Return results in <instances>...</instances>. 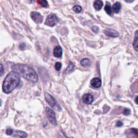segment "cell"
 <instances>
[{
    "label": "cell",
    "instance_id": "d6986e66",
    "mask_svg": "<svg viewBox=\"0 0 138 138\" xmlns=\"http://www.w3.org/2000/svg\"><path fill=\"white\" fill-rule=\"evenodd\" d=\"M133 48H134V50L138 52V38H135L134 42L133 44Z\"/></svg>",
    "mask_w": 138,
    "mask_h": 138
},
{
    "label": "cell",
    "instance_id": "9c48e42d",
    "mask_svg": "<svg viewBox=\"0 0 138 138\" xmlns=\"http://www.w3.org/2000/svg\"><path fill=\"white\" fill-rule=\"evenodd\" d=\"M83 100L87 104H91L93 101V97L90 94H86L83 96Z\"/></svg>",
    "mask_w": 138,
    "mask_h": 138
},
{
    "label": "cell",
    "instance_id": "52a82bcc",
    "mask_svg": "<svg viewBox=\"0 0 138 138\" xmlns=\"http://www.w3.org/2000/svg\"><path fill=\"white\" fill-rule=\"evenodd\" d=\"M104 34L108 36L117 37L119 36V33L116 30L113 29H107L104 31Z\"/></svg>",
    "mask_w": 138,
    "mask_h": 138
},
{
    "label": "cell",
    "instance_id": "277c9868",
    "mask_svg": "<svg viewBox=\"0 0 138 138\" xmlns=\"http://www.w3.org/2000/svg\"><path fill=\"white\" fill-rule=\"evenodd\" d=\"M59 20L55 14H51L49 16L46 20L45 24L47 25L53 26L58 23Z\"/></svg>",
    "mask_w": 138,
    "mask_h": 138
},
{
    "label": "cell",
    "instance_id": "d4e9b609",
    "mask_svg": "<svg viewBox=\"0 0 138 138\" xmlns=\"http://www.w3.org/2000/svg\"><path fill=\"white\" fill-rule=\"evenodd\" d=\"M92 30H93V32H94V33H97L98 32V31H99V28L97 26H94L92 28Z\"/></svg>",
    "mask_w": 138,
    "mask_h": 138
},
{
    "label": "cell",
    "instance_id": "7a4b0ae2",
    "mask_svg": "<svg viewBox=\"0 0 138 138\" xmlns=\"http://www.w3.org/2000/svg\"><path fill=\"white\" fill-rule=\"evenodd\" d=\"M20 82V78L19 73L14 71L9 73L3 83V92L6 93H11L19 85Z\"/></svg>",
    "mask_w": 138,
    "mask_h": 138
},
{
    "label": "cell",
    "instance_id": "1f68e13d",
    "mask_svg": "<svg viewBox=\"0 0 138 138\" xmlns=\"http://www.w3.org/2000/svg\"><path fill=\"white\" fill-rule=\"evenodd\" d=\"M58 138H67V137H66L65 135H62L59 136Z\"/></svg>",
    "mask_w": 138,
    "mask_h": 138
},
{
    "label": "cell",
    "instance_id": "6da1fadb",
    "mask_svg": "<svg viewBox=\"0 0 138 138\" xmlns=\"http://www.w3.org/2000/svg\"><path fill=\"white\" fill-rule=\"evenodd\" d=\"M12 69L19 74L29 81L36 83L38 81V75L34 69L25 64H17L12 67Z\"/></svg>",
    "mask_w": 138,
    "mask_h": 138
},
{
    "label": "cell",
    "instance_id": "ac0fdd59",
    "mask_svg": "<svg viewBox=\"0 0 138 138\" xmlns=\"http://www.w3.org/2000/svg\"><path fill=\"white\" fill-rule=\"evenodd\" d=\"M38 3L41 4V6L43 7H48V2L46 0H37Z\"/></svg>",
    "mask_w": 138,
    "mask_h": 138
},
{
    "label": "cell",
    "instance_id": "7402d4cb",
    "mask_svg": "<svg viewBox=\"0 0 138 138\" xmlns=\"http://www.w3.org/2000/svg\"><path fill=\"white\" fill-rule=\"evenodd\" d=\"M14 131H13L11 128H8L6 130V134L9 135H11L14 133Z\"/></svg>",
    "mask_w": 138,
    "mask_h": 138
},
{
    "label": "cell",
    "instance_id": "d6a6232c",
    "mask_svg": "<svg viewBox=\"0 0 138 138\" xmlns=\"http://www.w3.org/2000/svg\"><path fill=\"white\" fill-rule=\"evenodd\" d=\"M70 138H73V137H71Z\"/></svg>",
    "mask_w": 138,
    "mask_h": 138
},
{
    "label": "cell",
    "instance_id": "f546056e",
    "mask_svg": "<svg viewBox=\"0 0 138 138\" xmlns=\"http://www.w3.org/2000/svg\"><path fill=\"white\" fill-rule=\"evenodd\" d=\"M135 38H138V30L135 33Z\"/></svg>",
    "mask_w": 138,
    "mask_h": 138
},
{
    "label": "cell",
    "instance_id": "603a6c76",
    "mask_svg": "<svg viewBox=\"0 0 138 138\" xmlns=\"http://www.w3.org/2000/svg\"><path fill=\"white\" fill-rule=\"evenodd\" d=\"M133 86H134V87H132V91L133 92H135V91L136 90V88H138V85H137V84L136 82H135L134 83H133ZM137 92H138V91H137Z\"/></svg>",
    "mask_w": 138,
    "mask_h": 138
},
{
    "label": "cell",
    "instance_id": "4dcf8cb0",
    "mask_svg": "<svg viewBox=\"0 0 138 138\" xmlns=\"http://www.w3.org/2000/svg\"><path fill=\"white\" fill-rule=\"evenodd\" d=\"M135 101L136 104L138 105V96H137V97H136V98H135Z\"/></svg>",
    "mask_w": 138,
    "mask_h": 138
},
{
    "label": "cell",
    "instance_id": "44dd1931",
    "mask_svg": "<svg viewBox=\"0 0 138 138\" xmlns=\"http://www.w3.org/2000/svg\"><path fill=\"white\" fill-rule=\"evenodd\" d=\"M62 68V64L60 62H57L55 64V68L57 70L59 71Z\"/></svg>",
    "mask_w": 138,
    "mask_h": 138
},
{
    "label": "cell",
    "instance_id": "4316f807",
    "mask_svg": "<svg viewBox=\"0 0 138 138\" xmlns=\"http://www.w3.org/2000/svg\"><path fill=\"white\" fill-rule=\"evenodd\" d=\"M25 47V44L24 43H22L21 44H20V48L21 49V50H23L24 49Z\"/></svg>",
    "mask_w": 138,
    "mask_h": 138
},
{
    "label": "cell",
    "instance_id": "7c38bea8",
    "mask_svg": "<svg viewBox=\"0 0 138 138\" xmlns=\"http://www.w3.org/2000/svg\"><path fill=\"white\" fill-rule=\"evenodd\" d=\"M12 135H14V136L19 137L21 138H25L28 136V134L25 132L22 131H15V132H14Z\"/></svg>",
    "mask_w": 138,
    "mask_h": 138
},
{
    "label": "cell",
    "instance_id": "2e32d148",
    "mask_svg": "<svg viewBox=\"0 0 138 138\" xmlns=\"http://www.w3.org/2000/svg\"><path fill=\"white\" fill-rule=\"evenodd\" d=\"M74 67V64L72 63V62H70L69 63V65H68V67L66 68V69L64 71V73H68L71 72V71L73 69Z\"/></svg>",
    "mask_w": 138,
    "mask_h": 138
},
{
    "label": "cell",
    "instance_id": "83f0119b",
    "mask_svg": "<svg viewBox=\"0 0 138 138\" xmlns=\"http://www.w3.org/2000/svg\"><path fill=\"white\" fill-rule=\"evenodd\" d=\"M122 126V122H121L120 121H118L117 122V126L118 127H120Z\"/></svg>",
    "mask_w": 138,
    "mask_h": 138
},
{
    "label": "cell",
    "instance_id": "8992f818",
    "mask_svg": "<svg viewBox=\"0 0 138 138\" xmlns=\"http://www.w3.org/2000/svg\"><path fill=\"white\" fill-rule=\"evenodd\" d=\"M31 17H32V19L36 23H41L43 21V17L37 12H32L31 13Z\"/></svg>",
    "mask_w": 138,
    "mask_h": 138
},
{
    "label": "cell",
    "instance_id": "e0dca14e",
    "mask_svg": "<svg viewBox=\"0 0 138 138\" xmlns=\"http://www.w3.org/2000/svg\"><path fill=\"white\" fill-rule=\"evenodd\" d=\"M130 132L134 137H138V129L131 128L130 130Z\"/></svg>",
    "mask_w": 138,
    "mask_h": 138
},
{
    "label": "cell",
    "instance_id": "5bb4252c",
    "mask_svg": "<svg viewBox=\"0 0 138 138\" xmlns=\"http://www.w3.org/2000/svg\"><path fill=\"white\" fill-rule=\"evenodd\" d=\"M81 63L84 67H87L90 65V60L88 58H84L81 60Z\"/></svg>",
    "mask_w": 138,
    "mask_h": 138
},
{
    "label": "cell",
    "instance_id": "ba28073f",
    "mask_svg": "<svg viewBox=\"0 0 138 138\" xmlns=\"http://www.w3.org/2000/svg\"><path fill=\"white\" fill-rule=\"evenodd\" d=\"M91 85L95 88H99L101 85V81L99 78H95L91 80Z\"/></svg>",
    "mask_w": 138,
    "mask_h": 138
},
{
    "label": "cell",
    "instance_id": "cb8c5ba5",
    "mask_svg": "<svg viewBox=\"0 0 138 138\" xmlns=\"http://www.w3.org/2000/svg\"><path fill=\"white\" fill-rule=\"evenodd\" d=\"M123 113H124V115H127L128 114H130V110H129V109H125L124 110V111Z\"/></svg>",
    "mask_w": 138,
    "mask_h": 138
},
{
    "label": "cell",
    "instance_id": "f1b7e54d",
    "mask_svg": "<svg viewBox=\"0 0 138 138\" xmlns=\"http://www.w3.org/2000/svg\"><path fill=\"white\" fill-rule=\"evenodd\" d=\"M125 1L127 3H132L133 2H134L135 0H125Z\"/></svg>",
    "mask_w": 138,
    "mask_h": 138
},
{
    "label": "cell",
    "instance_id": "836d02e7",
    "mask_svg": "<svg viewBox=\"0 0 138 138\" xmlns=\"http://www.w3.org/2000/svg\"><path fill=\"white\" fill-rule=\"evenodd\" d=\"M0 104H1V101H0Z\"/></svg>",
    "mask_w": 138,
    "mask_h": 138
},
{
    "label": "cell",
    "instance_id": "ffe728a7",
    "mask_svg": "<svg viewBox=\"0 0 138 138\" xmlns=\"http://www.w3.org/2000/svg\"><path fill=\"white\" fill-rule=\"evenodd\" d=\"M73 10L75 12L78 13V12H80L82 11V8L81 6H75L73 8Z\"/></svg>",
    "mask_w": 138,
    "mask_h": 138
},
{
    "label": "cell",
    "instance_id": "4fadbf2b",
    "mask_svg": "<svg viewBox=\"0 0 138 138\" xmlns=\"http://www.w3.org/2000/svg\"><path fill=\"white\" fill-rule=\"evenodd\" d=\"M121 7V4L119 2H116L113 5L112 10L115 13H118L119 12L120 10Z\"/></svg>",
    "mask_w": 138,
    "mask_h": 138
},
{
    "label": "cell",
    "instance_id": "8fae6325",
    "mask_svg": "<svg viewBox=\"0 0 138 138\" xmlns=\"http://www.w3.org/2000/svg\"><path fill=\"white\" fill-rule=\"evenodd\" d=\"M93 6L97 10H100L103 6V2L101 0H96L94 2Z\"/></svg>",
    "mask_w": 138,
    "mask_h": 138
},
{
    "label": "cell",
    "instance_id": "30bf717a",
    "mask_svg": "<svg viewBox=\"0 0 138 138\" xmlns=\"http://www.w3.org/2000/svg\"><path fill=\"white\" fill-rule=\"evenodd\" d=\"M53 55L55 57L59 58L62 55V50L60 47L57 46L56 47L54 50H53Z\"/></svg>",
    "mask_w": 138,
    "mask_h": 138
},
{
    "label": "cell",
    "instance_id": "484cf974",
    "mask_svg": "<svg viewBox=\"0 0 138 138\" xmlns=\"http://www.w3.org/2000/svg\"><path fill=\"white\" fill-rule=\"evenodd\" d=\"M3 72H4V68L3 65L1 64H0V76L3 74Z\"/></svg>",
    "mask_w": 138,
    "mask_h": 138
},
{
    "label": "cell",
    "instance_id": "3957f363",
    "mask_svg": "<svg viewBox=\"0 0 138 138\" xmlns=\"http://www.w3.org/2000/svg\"><path fill=\"white\" fill-rule=\"evenodd\" d=\"M45 98L48 104L49 105L51 108L57 111H60L62 110V108L60 105L58 103L57 100L52 96H51L48 93H45Z\"/></svg>",
    "mask_w": 138,
    "mask_h": 138
},
{
    "label": "cell",
    "instance_id": "9a60e30c",
    "mask_svg": "<svg viewBox=\"0 0 138 138\" xmlns=\"http://www.w3.org/2000/svg\"><path fill=\"white\" fill-rule=\"evenodd\" d=\"M104 9H105V11L106 12V13L108 15H112V8H111V7L110 6V3H107L106 4Z\"/></svg>",
    "mask_w": 138,
    "mask_h": 138
},
{
    "label": "cell",
    "instance_id": "5b68a950",
    "mask_svg": "<svg viewBox=\"0 0 138 138\" xmlns=\"http://www.w3.org/2000/svg\"><path fill=\"white\" fill-rule=\"evenodd\" d=\"M46 112L47 114V116L49 119V120L52 125H56V119L55 112H53L49 108H47Z\"/></svg>",
    "mask_w": 138,
    "mask_h": 138
}]
</instances>
